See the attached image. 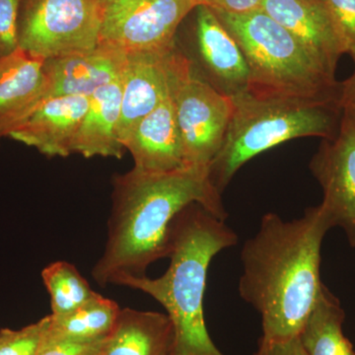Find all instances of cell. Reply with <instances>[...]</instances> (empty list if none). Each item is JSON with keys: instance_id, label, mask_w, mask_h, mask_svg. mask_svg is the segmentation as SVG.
I'll use <instances>...</instances> for the list:
<instances>
[{"instance_id": "44dd1931", "label": "cell", "mask_w": 355, "mask_h": 355, "mask_svg": "<svg viewBox=\"0 0 355 355\" xmlns=\"http://www.w3.org/2000/svg\"><path fill=\"white\" fill-rule=\"evenodd\" d=\"M44 286L51 296V314L62 316L78 309L97 293L76 266L69 261H53L42 272Z\"/></svg>"}, {"instance_id": "8992f818", "label": "cell", "mask_w": 355, "mask_h": 355, "mask_svg": "<svg viewBox=\"0 0 355 355\" xmlns=\"http://www.w3.org/2000/svg\"><path fill=\"white\" fill-rule=\"evenodd\" d=\"M104 12L99 0H20L19 48L44 60L95 50Z\"/></svg>"}, {"instance_id": "cb8c5ba5", "label": "cell", "mask_w": 355, "mask_h": 355, "mask_svg": "<svg viewBox=\"0 0 355 355\" xmlns=\"http://www.w3.org/2000/svg\"><path fill=\"white\" fill-rule=\"evenodd\" d=\"M20 0H0V55H9L19 48L18 19Z\"/></svg>"}, {"instance_id": "7402d4cb", "label": "cell", "mask_w": 355, "mask_h": 355, "mask_svg": "<svg viewBox=\"0 0 355 355\" xmlns=\"http://www.w3.org/2000/svg\"><path fill=\"white\" fill-rule=\"evenodd\" d=\"M50 316L20 330L0 331V355H37L48 328Z\"/></svg>"}, {"instance_id": "52a82bcc", "label": "cell", "mask_w": 355, "mask_h": 355, "mask_svg": "<svg viewBox=\"0 0 355 355\" xmlns=\"http://www.w3.org/2000/svg\"><path fill=\"white\" fill-rule=\"evenodd\" d=\"M172 96L183 144L184 166L209 169L225 139L232 116V98L221 94L200 78L181 50L173 79Z\"/></svg>"}, {"instance_id": "7a4b0ae2", "label": "cell", "mask_w": 355, "mask_h": 355, "mask_svg": "<svg viewBox=\"0 0 355 355\" xmlns=\"http://www.w3.org/2000/svg\"><path fill=\"white\" fill-rule=\"evenodd\" d=\"M331 228L320 205L293 220L270 212L245 243L239 293L261 315L263 340H288L302 330L324 286L321 248Z\"/></svg>"}, {"instance_id": "f546056e", "label": "cell", "mask_w": 355, "mask_h": 355, "mask_svg": "<svg viewBox=\"0 0 355 355\" xmlns=\"http://www.w3.org/2000/svg\"><path fill=\"white\" fill-rule=\"evenodd\" d=\"M97 354H98V352H97ZM97 354H93V355H97Z\"/></svg>"}, {"instance_id": "5bb4252c", "label": "cell", "mask_w": 355, "mask_h": 355, "mask_svg": "<svg viewBox=\"0 0 355 355\" xmlns=\"http://www.w3.org/2000/svg\"><path fill=\"white\" fill-rule=\"evenodd\" d=\"M127 53L106 44L95 50L44 62V98L90 97L95 91L121 76Z\"/></svg>"}, {"instance_id": "ac0fdd59", "label": "cell", "mask_w": 355, "mask_h": 355, "mask_svg": "<svg viewBox=\"0 0 355 355\" xmlns=\"http://www.w3.org/2000/svg\"><path fill=\"white\" fill-rule=\"evenodd\" d=\"M174 330L167 314L125 308L97 355H172Z\"/></svg>"}, {"instance_id": "e0dca14e", "label": "cell", "mask_w": 355, "mask_h": 355, "mask_svg": "<svg viewBox=\"0 0 355 355\" xmlns=\"http://www.w3.org/2000/svg\"><path fill=\"white\" fill-rule=\"evenodd\" d=\"M121 76L89 97L87 111L74 139L72 153L85 158L123 157L119 139L121 119Z\"/></svg>"}, {"instance_id": "f1b7e54d", "label": "cell", "mask_w": 355, "mask_h": 355, "mask_svg": "<svg viewBox=\"0 0 355 355\" xmlns=\"http://www.w3.org/2000/svg\"><path fill=\"white\" fill-rule=\"evenodd\" d=\"M116 1H119V0H99L100 3L102 4L105 9H106L107 7L112 6V4Z\"/></svg>"}, {"instance_id": "603a6c76", "label": "cell", "mask_w": 355, "mask_h": 355, "mask_svg": "<svg viewBox=\"0 0 355 355\" xmlns=\"http://www.w3.org/2000/svg\"><path fill=\"white\" fill-rule=\"evenodd\" d=\"M345 53L355 60V0H323Z\"/></svg>"}, {"instance_id": "ffe728a7", "label": "cell", "mask_w": 355, "mask_h": 355, "mask_svg": "<svg viewBox=\"0 0 355 355\" xmlns=\"http://www.w3.org/2000/svg\"><path fill=\"white\" fill-rule=\"evenodd\" d=\"M345 311L340 300L323 286L314 309L306 320L298 338L306 355H355L343 335Z\"/></svg>"}, {"instance_id": "30bf717a", "label": "cell", "mask_w": 355, "mask_h": 355, "mask_svg": "<svg viewBox=\"0 0 355 355\" xmlns=\"http://www.w3.org/2000/svg\"><path fill=\"white\" fill-rule=\"evenodd\" d=\"M195 39L183 53L193 71L221 94L232 98L249 90L250 71L239 44L207 6L196 7Z\"/></svg>"}, {"instance_id": "4dcf8cb0", "label": "cell", "mask_w": 355, "mask_h": 355, "mask_svg": "<svg viewBox=\"0 0 355 355\" xmlns=\"http://www.w3.org/2000/svg\"><path fill=\"white\" fill-rule=\"evenodd\" d=\"M0 57H1V55H0Z\"/></svg>"}, {"instance_id": "83f0119b", "label": "cell", "mask_w": 355, "mask_h": 355, "mask_svg": "<svg viewBox=\"0 0 355 355\" xmlns=\"http://www.w3.org/2000/svg\"><path fill=\"white\" fill-rule=\"evenodd\" d=\"M354 70L349 78L340 84L338 107L342 118L349 120L355 125V60Z\"/></svg>"}, {"instance_id": "8fae6325", "label": "cell", "mask_w": 355, "mask_h": 355, "mask_svg": "<svg viewBox=\"0 0 355 355\" xmlns=\"http://www.w3.org/2000/svg\"><path fill=\"white\" fill-rule=\"evenodd\" d=\"M125 53L118 130L123 146L137 123L171 92L179 48L176 42L169 50Z\"/></svg>"}, {"instance_id": "4fadbf2b", "label": "cell", "mask_w": 355, "mask_h": 355, "mask_svg": "<svg viewBox=\"0 0 355 355\" xmlns=\"http://www.w3.org/2000/svg\"><path fill=\"white\" fill-rule=\"evenodd\" d=\"M261 9L291 33L326 73L335 77L345 53L323 0H263Z\"/></svg>"}, {"instance_id": "3957f363", "label": "cell", "mask_w": 355, "mask_h": 355, "mask_svg": "<svg viewBox=\"0 0 355 355\" xmlns=\"http://www.w3.org/2000/svg\"><path fill=\"white\" fill-rule=\"evenodd\" d=\"M237 242L225 221L191 203L172 221L170 265L164 275L123 282V286L148 294L165 308L174 330L172 355H224L207 331L203 300L212 259Z\"/></svg>"}, {"instance_id": "9c48e42d", "label": "cell", "mask_w": 355, "mask_h": 355, "mask_svg": "<svg viewBox=\"0 0 355 355\" xmlns=\"http://www.w3.org/2000/svg\"><path fill=\"white\" fill-rule=\"evenodd\" d=\"M323 191L322 207L331 227L340 226L355 248V125L340 119L338 132L324 139L310 163Z\"/></svg>"}, {"instance_id": "5b68a950", "label": "cell", "mask_w": 355, "mask_h": 355, "mask_svg": "<svg viewBox=\"0 0 355 355\" xmlns=\"http://www.w3.org/2000/svg\"><path fill=\"white\" fill-rule=\"evenodd\" d=\"M214 11L246 58L248 91L260 96L338 102L340 84L335 77L326 73L297 40L263 9L240 14Z\"/></svg>"}, {"instance_id": "7c38bea8", "label": "cell", "mask_w": 355, "mask_h": 355, "mask_svg": "<svg viewBox=\"0 0 355 355\" xmlns=\"http://www.w3.org/2000/svg\"><path fill=\"white\" fill-rule=\"evenodd\" d=\"M89 97L44 98L20 121L7 137L22 142L49 157H67L80 128Z\"/></svg>"}, {"instance_id": "d6986e66", "label": "cell", "mask_w": 355, "mask_h": 355, "mask_svg": "<svg viewBox=\"0 0 355 355\" xmlns=\"http://www.w3.org/2000/svg\"><path fill=\"white\" fill-rule=\"evenodd\" d=\"M120 306L97 293L78 309L62 316L50 315L44 342L93 343L105 340L113 330Z\"/></svg>"}, {"instance_id": "484cf974", "label": "cell", "mask_w": 355, "mask_h": 355, "mask_svg": "<svg viewBox=\"0 0 355 355\" xmlns=\"http://www.w3.org/2000/svg\"><path fill=\"white\" fill-rule=\"evenodd\" d=\"M263 0H193L196 7L207 6L212 10L228 13H247L261 9Z\"/></svg>"}, {"instance_id": "2e32d148", "label": "cell", "mask_w": 355, "mask_h": 355, "mask_svg": "<svg viewBox=\"0 0 355 355\" xmlns=\"http://www.w3.org/2000/svg\"><path fill=\"white\" fill-rule=\"evenodd\" d=\"M44 62L20 48L0 57V139L44 99Z\"/></svg>"}, {"instance_id": "d4e9b609", "label": "cell", "mask_w": 355, "mask_h": 355, "mask_svg": "<svg viewBox=\"0 0 355 355\" xmlns=\"http://www.w3.org/2000/svg\"><path fill=\"white\" fill-rule=\"evenodd\" d=\"M103 340L93 343H46L43 340L37 355H93L99 352Z\"/></svg>"}, {"instance_id": "6da1fadb", "label": "cell", "mask_w": 355, "mask_h": 355, "mask_svg": "<svg viewBox=\"0 0 355 355\" xmlns=\"http://www.w3.org/2000/svg\"><path fill=\"white\" fill-rule=\"evenodd\" d=\"M221 195L210 182L207 168L164 173L132 168L116 175L106 245L93 268V279L105 287L146 277L149 266L168 258L170 227L184 207L198 203L225 221L228 214Z\"/></svg>"}, {"instance_id": "ba28073f", "label": "cell", "mask_w": 355, "mask_h": 355, "mask_svg": "<svg viewBox=\"0 0 355 355\" xmlns=\"http://www.w3.org/2000/svg\"><path fill=\"white\" fill-rule=\"evenodd\" d=\"M193 0H119L105 9L99 44L125 51L169 50Z\"/></svg>"}, {"instance_id": "4316f807", "label": "cell", "mask_w": 355, "mask_h": 355, "mask_svg": "<svg viewBox=\"0 0 355 355\" xmlns=\"http://www.w3.org/2000/svg\"><path fill=\"white\" fill-rule=\"evenodd\" d=\"M254 355H306L298 336L282 340L261 338L258 352Z\"/></svg>"}, {"instance_id": "277c9868", "label": "cell", "mask_w": 355, "mask_h": 355, "mask_svg": "<svg viewBox=\"0 0 355 355\" xmlns=\"http://www.w3.org/2000/svg\"><path fill=\"white\" fill-rule=\"evenodd\" d=\"M233 112L225 139L210 163V182L223 193L248 161L299 137L331 139L340 127L338 102L272 97L250 91L232 97Z\"/></svg>"}, {"instance_id": "9a60e30c", "label": "cell", "mask_w": 355, "mask_h": 355, "mask_svg": "<svg viewBox=\"0 0 355 355\" xmlns=\"http://www.w3.org/2000/svg\"><path fill=\"white\" fill-rule=\"evenodd\" d=\"M123 146L132 154L137 171L164 173L186 167L172 90L137 123Z\"/></svg>"}]
</instances>
